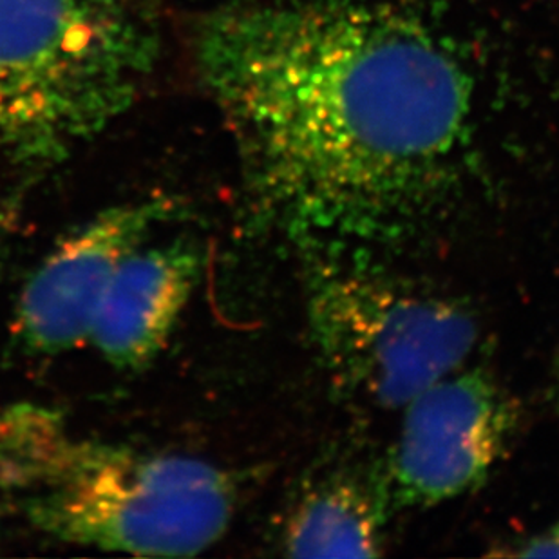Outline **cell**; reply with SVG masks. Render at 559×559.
<instances>
[{
  "label": "cell",
  "mask_w": 559,
  "mask_h": 559,
  "mask_svg": "<svg viewBox=\"0 0 559 559\" xmlns=\"http://www.w3.org/2000/svg\"><path fill=\"white\" fill-rule=\"evenodd\" d=\"M259 227L305 255H368L431 222L471 85L412 16L349 0H239L195 37Z\"/></svg>",
  "instance_id": "1"
},
{
  "label": "cell",
  "mask_w": 559,
  "mask_h": 559,
  "mask_svg": "<svg viewBox=\"0 0 559 559\" xmlns=\"http://www.w3.org/2000/svg\"><path fill=\"white\" fill-rule=\"evenodd\" d=\"M62 544L136 556H195L238 506L228 471L187 454L76 431L53 407L0 409V507Z\"/></svg>",
  "instance_id": "2"
},
{
  "label": "cell",
  "mask_w": 559,
  "mask_h": 559,
  "mask_svg": "<svg viewBox=\"0 0 559 559\" xmlns=\"http://www.w3.org/2000/svg\"><path fill=\"white\" fill-rule=\"evenodd\" d=\"M145 0H0V154L57 159L111 126L158 59Z\"/></svg>",
  "instance_id": "3"
},
{
  "label": "cell",
  "mask_w": 559,
  "mask_h": 559,
  "mask_svg": "<svg viewBox=\"0 0 559 559\" xmlns=\"http://www.w3.org/2000/svg\"><path fill=\"white\" fill-rule=\"evenodd\" d=\"M307 321L333 384L379 409H402L467 366L480 328L442 292L368 255H308Z\"/></svg>",
  "instance_id": "4"
},
{
  "label": "cell",
  "mask_w": 559,
  "mask_h": 559,
  "mask_svg": "<svg viewBox=\"0 0 559 559\" xmlns=\"http://www.w3.org/2000/svg\"><path fill=\"white\" fill-rule=\"evenodd\" d=\"M385 480L395 509L433 507L475 491L503 459L518 401L478 368H460L407 402Z\"/></svg>",
  "instance_id": "5"
},
{
  "label": "cell",
  "mask_w": 559,
  "mask_h": 559,
  "mask_svg": "<svg viewBox=\"0 0 559 559\" xmlns=\"http://www.w3.org/2000/svg\"><path fill=\"white\" fill-rule=\"evenodd\" d=\"M176 214L167 198L111 206L74 228L22 288L15 330L26 348L59 355L90 343L107 288L129 253Z\"/></svg>",
  "instance_id": "6"
},
{
  "label": "cell",
  "mask_w": 559,
  "mask_h": 559,
  "mask_svg": "<svg viewBox=\"0 0 559 559\" xmlns=\"http://www.w3.org/2000/svg\"><path fill=\"white\" fill-rule=\"evenodd\" d=\"M203 274V255L187 239L143 243L107 288L90 343L120 370H142L169 343Z\"/></svg>",
  "instance_id": "7"
},
{
  "label": "cell",
  "mask_w": 559,
  "mask_h": 559,
  "mask_svg": "<svg viewBox=\"0 0 559 559\" xmlns=\"http://www.w3.org/2000/svg\"><path fill=\"white\" fill-rule=\"evenodd\" d=\"M395 509L384 469L335 464L302 484L281 528L290 558H377Z\"/></svg>",
  "instance_id": "8"
},
{
  "label": "cell",
  "mask_w": 559,
  "mask_h": 559,
  "mask_svg": "<svg viewBox=\"0 0 559 559\" xmlns=\"http://www.w3.org/2000/svg\"><path fill=\"white\" fill-rule=\"evenodd\" d=\"M507 556H520V558H559V523L549 531L522 539L512 545V550H507Z\"/></svg>",
  "instance_id": "9"
},
{
  "label": "cell",
  "mask_w": 559,
  "mask_h": 559,
  "mask_svg": "<svg viewBox=\"0 0 559 559\" xmlns=\"http://www.w3.org/2000/svg\"><path fill=\"white\" fill-rule=\"evenodd\" d=\"M558 401H559V366H558Z\"/></svg>",
  "instance_id": "10"
}]
</instances>
